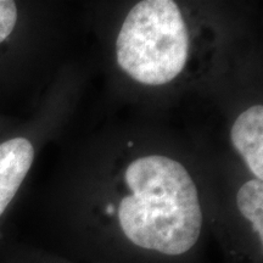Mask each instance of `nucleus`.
Masks as SVG:
<instances>
[{
  "mask_svg": "<svg viewBox=\"0 0 263 263\" xmlns=\"http://www.w3.org/2000/svg\"><path fill=\"white\" fill-rule=\"evenodd\" d=\"M129 192L106 205L98 221V241L108 252L139 256L138 262H183L199 245L203 212L188 171L163 155H146L128 164Z\"/></svg>",
  "mask_w": 263,
  "mask_h": 263,
  "instance_id": "1",
  "label": "nucleus"
},
{
  "mask_svg": "<svg viewBox=\"0 0 263 263\" xmlns=\"http://www.w3.org/2000/svg\"><path fill=\"white\" fill-rule=\"evenodd\" d=\"M189 31L172 0H145L130 10L116 41L117 64L145 85L178 77L189 59Z\"/></svg>",
  "mask_w": 263,
  "mask_h": 263,
  "instance_id": "2",
  "label": "nucleus"
},
{
  "mask_svg": "<svg viewBox=\"0 0 263 263\" xmlns=\"http://www.w3.org/2000/svg\"><path fill=\"white\" fill-rule=\"evenodd\" d=\"M34 159V140L26 134L0 139V221L24 185Z\"/></svg>",
  "mask_w": 263,
  "mask_h": 263,
  "instance_id": "3",
  "label": "nucleus"
},
{
  "mask_svg": "<svg viewBox=\"0 0 263 263\" xmlns=\"http://www.w3.org/2000/svg\"><path fill=\"white\" fill-rule=\"evenodd\" d=\"M230 139L248 167L259 180L263 178V106L254 105L236 118Z\"/></svg>",
  "mask_w": 263,
  "mask_h": 263,
  "instance_id": "4",
  "label": "nucleus"
},
{
  "mask_svg": "<svg viewBox=\"0 0 263 263\" xmlns=\"http://www.w3.org/2000/svg\"><path fill=\"white\" fill-rule=\"evenodd\" d=\"M236 207L241 218L250 223L255 233L263 239V183L251 179L236 194Z\"/></svg>",
  "mask_w": 263,
  "mask_h": 263,
  "instance_id": "5",
  "label": "nucleus"
},
{
  "mask_svg": "<svg viewBox=\"0 0 263 263\" xmlns=\"http://www.w3.org/2000/svg\"><path fill=\"white\" fill-rule=\"evenodd\" d=\"M9 263H57L51 259H47L44 257H34V256H29V257H21L12 259L11 262Z\"/></svg>",
  "mask_w": 263,
  "mask_h": 263,
  "instance_id": "6",
  "label": "nucleus"
}]
</instances>
